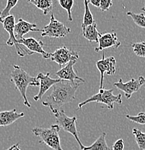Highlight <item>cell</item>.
<instances>
[{"mask_svg":"<svg viewBox=\"0 0 145 150\" xmlns=\"http://www.w3.org/2000/svg\"><path fill=\"white\" fill-rule=\"evenodd\" d=\"M122 98V96H121V94H118L117 95H113V89H110V90H105L103 88L100 89L99 93L87 98L83 102L79 103L78 105L77 109L79 110L85 105L89 104L90 103L96 102L105 105L108 109L113 110V108H114V103H117V104L119 105L122 103V98Z\"/></svg>","mask_w":145,"mask_h":150,"instance_id":"obj_4","label":"cell"},{"mask_svg":"<svg viewBox=\"0 0 145 150\" xmlns=\"http://www.w3.org/2000/svg\"><path fill=\"white\" fill-rule=\"evenodd\" d=\"M80 86L79 82L62 80L52 86V93L47 97L42 104L49 108L51 112L59 110L63 105L73 102L75 100V94Z\"/></svg>","mask_w":145,"mask_h":150,"instance_id":"obj_1","label":"cell"},{"mask_svg":"<svg viewBox=\"0 0 145 150\" xmlns=\"http://www.w3.org/2000/svg\"><path fill=\"white\" fill-rule=\"evenodd\" d=\"M18 43L23 45L33 54L35 53L41 54L43 59H48L51 57V54L46 52L43 49V43L40 40H37L34 38H23L20 40H18Z\"/></svg>","mask_w":145,"mask_h":150,"instance_id":"obj_11","label":"cell"},{"mask_svg":"<svg viewBox=\"0 0 145 150\" xmlns=\"http://www.w3.org/2000/svg\"><path fill=\"white\" fill-rule=\"evenodd\" d=\"M57 1H58L61 7L67 12L69 21H72L73 18L71 16V12H72V7L74 6V0H57Z\"/></svg>","mask_w":145,"mask_h":150,"instance_id":"obj_24","label":"cell"},{"mask_svg":"<svg viewBox=\"0 0 145 150\" xmlns=\"http://www.w3.org/2000/svg\"><path fill=\"white\" fill-rule=\"evenodd\" d=\"M0 62H1V59H0Z\"/></svg>","mask_w":145,"mask_h":150,"instance_id":"obj_33","label":"cell"},{"mask_svg":"<svg viewBox=\"0 0 145 150\" xmlns=\"http://www.w3.org/2000/svg\"><path fill=\"white\" fill-rule=\"evenodd\" d=\"M70 32L71 29L69 28L57 20L54 14H51L49 23L41 29V36L59 38L66 36Z\"/></svg>","mask_w":145,"mask_h":150,"instance_id":"obj_7","label":"cell"},{"mask_svg":"<svg viewBox=\"0 0 145 150\" xmlns=\"http://www.w3.org/2000/svg\"><path fill=\"white\" fill-rule=\"evenodd\" d=\"M76 62H77V61L75 60L70 61L67 64L62 67L58 71H57L56 75L59 76V79H63V80H68L71 81V82H85V79L78 76L77 73L74 71V66L75 65Z\"/></svg>","mask_w":145,"mask_h":150,"instance_id":"obj_14","label":"cell"},{"mask_svg":"<svg viewBox=\"0 0 145 150\" xmlns=\"http://www.w3.org/2000/svg\"><path fill=\"white\" fill-rule=\"evenodd\" d=\"M18 143H17L16 144H14V145H12V146H10V148H8V149H7V150H11V149H13V148L15 147V146H16L17 145H18Z\"/></svg>","mask_w":145,"mask_h":150,"instance_id":"obj_31","label":"cell"},{"mask_svg":"<svg viewBox=\"0 0 145 150\" xmlns=\"http://www.w3.org/2000/svg\"><path fill=\"white\" fill-rule=\"evenodd\" d=\"M28 1L43 12V15H47L53 9L52 0H27Z\"/></svg>","mask_w":145,"mask_h":150,"instance_id":"obj_19","label":"cell"},{"mask_svg":"<svg viewBox=\"0 0 145 150\" xmlns=\"http://www.w3.org/2000/svg\"><path fill=\"white\" fill-rule=\"evenodd\" d=\"M11 150H21V149H20V144L18 143V145H17L16 146H15L13 149H12Z\"/></svg>","mask_w":145,"mask_h":150,"instance_id":"obj_30","label":"cell"},{"mask_svg":"<svg viewBox=\"0 0 145 150\" xmlns=\"http://www.w3.org/2000/svg\"><path fill=\"white\" fill-rule=\"evenodd\" d=\"M89 1L88 0H84V5H85V14H84L83 21H82V28L85 27V26L90 25L93 24L95 22L93 15L92 12H90V7H89Z\"/></svg>","mask_w":145,"mask_h":150,"instance_id":"obj_20","label":"cell"},{"mask_svg":"<svg viewBox=\"0 0 145 150\" xmlns=\"http://www.w3.org/2000/svg\"><path fill=\"white\" fill-rule=\"evenodd\" d=\"M30 32H41V29H37V25L35 23H28L20 18L14 28V33L17 40L23 38L24 35Z\"/></svg>","mask_w":145,"mask_h":150,"instance_id":"obj_15","label":"cell"},{"mask_svg":"<svg viewBox=\"0 0 145 150\" xmlns=\"http://www.w3.org/2000/svg\"><path fill=\"white\" fill-rule=\"evenodd\" d=\"M116 59L113 56L105 57V54H103L102 59L96 62V67L100 73V89L103 88V79L104 75H113L116 73Z\"/></svg>","mask_w":145,"mask_h":150,"instance_id":"obj_10","label":"cell"},{"mask_svg":"<svg viewBox=\"0 0 145 150\" xmlns=\"http://www.w3.org/2000/svg\"><path fill=\"white\" fill-rule=\"evenodd\" d=\"M101 33L97 29V23L95 21L93 24L82 28V35L90 42L98 43V39Z\"/></svg>","mask_w":145,"mask_h":150,"instance_id":"obj_17","label":"cell"},{"mask_svg":"<svg viewBox=\"0 0 145 150\" xmlns=\"http://www.w3.org/2000/svg\"><path fill=\"white\" fill-rule=\"evenodd\" d=\"M126 118L129 121L134 123H139L141 125H145V112H140L137 114V115H126Z\"/></svg>","mask_w":145,"mask_h":150,"instance_id":"obj_26","label":"cell"},{"mask_svg":"<svg viewBox=\"0 0 145 150\" xmlns=\"http://www.w3.org/2000/svg\"><path fill=\"white\" fill-rule=\"evenodd\" d=\"M141 11H142V12H145V4H144V7H143L142 8H141Z\"/></svg>","mask_w":145,"mask_h":150,"instance_id":"obj_32","label":"cell"},{"mask_svg":"<svg viewBox=\"0 0 145 150\" xmlns=\"http://www.w3.org/2000/svg\"><path fill=\"white\" fill-rule=\"evenodd\" d=\"M1 24H2L4 29L10 35L9 39L7 41V46L10 47L15 46L17 54L20 57H25L26 56L32 55V53L29 51L23 45L18 43V40L15 38V33H14V28H15V19L14 15H10L9 16H7L1 22Z\"/></svg>","mask_w":145,"mask_h":150,"instance_id":"obj_6","label":"cell"},{"mask_svg":"<svg viewBox=\"0 0 145 150\" xmlns=\"http://www.w3.org/2000/svg\"><path fill=\"white\" fill-rule=\"evenodd\" d=\"M52 112L56 118L57 124H58L60 126V128L63 129L64 131L71 134L75 138L77 143L79 144L80 150L83 149L85 146H83L79 137H78V131L77 129V117H69L64 110L62 108L57 110H54Z\"/></svg>","mask_w":145,"mask_h":150,"instance_id":"obj_5","label":"cell"},{"mask_svg":"<svg viewBox=\"0 0 145 150\" xmlns=\"http://www.w3.org/2000/svg\"><path fill=\"white\" fill-rule=\"evenodd\" d=\"M13 70L10 74V82L15 86V88L20 92L24 100V105L28 108H31V105L27 98V89L29 86L38 87L39 82L37 77L30 76L18 65L13 66Z\"/></svg>","mask_w":145,"mask_h":150,"instance_id":"obj_2","label":"cell"},{"mask_svg":"<svg viewBox=\"0 0 145 150\" xmlns=\"http://www.w3.org/2000/svg\"><path fill=\"white\" fill-rule=\"evenodd\" d=\"M37 79L39 82V86H40V89H39L38 93L36 95H35L33 98V100L35 101H38L42 99L43 95L45 93L49 90L51 87L54 84H55L57 82H60L62 79H53L50 76V73L44 74L43 73L40 72L38 73V76H37Z\"/></svg>","mask_w":145,"mask_h":150,"instance_id":"obj_13","label":"cell"},{"mask_svg":"<svg viewBox=\"0 0 145 150\" xmlns=\"http://www.w3.org/2000/svg\"><path fill=\"white\" fill-rule=\"evenodd\" d=\"M132 133L135 137V140L140 150H145V131L137 129H133Z\"/></svg>","mask_w":145,"mask_h":150,"instance_id":"obj_21","label":"cell"},{"mask_svg":"<svg viewBox=\"0 0 145 150\" xmlns=\"http://www.w3.org/2000/svg\"><path fill=\"white\" fill-rule=\"evenodd\" d=\"M18 1L19 0H7L6 7L0 12V23H1L4 19L10 15L11 9L17 5Z\"/></svg>","mask_w":145,"mask_h":150,"instance_id":"obj_22","label":"cell"},{"mask_svg":"<svg viewBox=\"0 0 145 150\" xmlns=\"http://www.w3.org/2000/svg\"><path fill=\"white\" fill-rule=\"evenodd\" d=\"M105 137L106 133H102L94 143L92 144L90 146H84L82 150H111L108 146Z\"/></svg>","mask_w":145,"mask_h":150,"instance_id":"obj_18","label":"cell"},{"mask_svg":"<svg viewBox=\"0 0 145 150\" xmlns=\"http://www.w3.org/2000/svg\"><path fill=\"white\" fill-rule=\"evenodd\" d=\"M134 54L139 57L145 58V42L141 41L132 44Z\"/></svg>","mask_w":145,"mask_h":150,"instance_id":"obj_25","label":"cell"},{"mask_svg":"<svg viewBox=\"0 0 145 150\" xmlns=\"http://www.w3.org/2000/svg\"><path fill=\"white\" fill-rule=\"evenodd\" d=\"M124 142L122 139L117 140L113 144V147L111 150H124Z\"/></svg>","mask_w":145,"mask_h":150,"instance_id":"obj_28","label":"cell"},{"mask_svg":"<svg viewBox=\"0 0 145 150\" xmlns=\"http://www.w3.org/2000/svg\"><path fill=\"white\" fill-rule=\"evenodd\" d=\"M120 46L121 42L118 40V36L115 31H112L111 33H105L103 34L101 33L98 39V46L95 48V51L100 52L109 48H118Z\"/></svg>","mask_w":145,"mask_h":150,"instance_id":"obj_12","label":"cell"},{"mask_svg":"<svg viewBox=\"0 0 145 150\" xmlns=\"http://www.w3.org/2000/svg\"><path fill=\"white\" fill-rule=\"evenodd\" d=\"M112 6H113L112 0H101L99 9L102 12H106V11H108L110 9Z\"/></svg>","mask_w":145,"mask_h":150,"instance_id":"obj_27","label":"cell"},{"mask_svg":"<svg viewBox=\"0 0 145 150\" xmlns=\"http://www.w3.org/2000/svg\"><path fill=\"white\" fill-rule=\"evenodd\" d=\"M100 1L101 0H88L89 3L93 5L94 7H98L99 8L100 7Z\"/></svg>","mask_w":145,"mask_h":150,"instance_id":"obj_29","label":"cell"},{"mask_svg":"<svg viewBox=\"0 0 145 150\" xmlns=\"http://www.w3.org/2000/svg\"><path fill=\"white\" fill-rule=\"evenodd\" d=\"M126 15L132 18L133 21L134 22V23L137 26L145 29V15H144V13L136 14L134 12H132V11H129V12H127Z\"/></svg>","mask_w":145,"mask_h":150,"instance_id":"obj_23","label":"cell"},{"mask_svg":"<svg viewBox=\"0 0 145 150\" xmlns=\"http://www.w3.org/2000/svg\"><path fill=\"white\" fill-rule=\"evenodd\" d=\"M145 84V78L144 76H139L138 79H135L132 78L130 81L125 82H123L122 79H119L118 82H114L113 85L118 90L124 92L125 96L127 99H130L132 95L134 93H137L141 87Z\"/></svg>","mask_w":145,"mask_h":150,"instance_id":"obj_8","label":"cell"},{"mask_svg":"<svg viewBox=\"0 0 145 150\" xmlns=\"http://www.w3.org/2000/svg\"><path fill=\"white\" fill-rule=\"evenodd\" d=\"M24 116V112H18L15 108L10 110L0 111V127L10 126L18 119Z\"/></svg>","mask_w":145,"mask_h":150,"instance_id":"obj_16","label":"cell"},{"mask_svg":"<svg viewBox=\"0 0 145 150\" xmlns=\"http://www.w3.org/2000/svg\"><path fill=\"white\" fill-rule=\"evenodd\" d=\"M60 130L61 128L58 124H53L49 128L35 127L32 129V132L40 138V144H44L53 150H64L61 145Z\"/></svg>","mask_w":145,"mask_h":150,"instance_id":"obj_3","label":"cell"},{"mask_svg":"<svg viewBox=\"0 0 145 150\" xmlns=\"http://www.w3.org/2000/svg\"><path fill=\"white\" fill-rule=\"evenodd\" d=\"M50 59L56 62L62 68L67 64L70 61H77L79 59V54L76 51L69 49L66 46H62L51 54Z\"/></svg>","mask_w":145,"mask_h":150,"instance_id":"obj_9","label":"cell"}]
</instances>
